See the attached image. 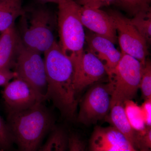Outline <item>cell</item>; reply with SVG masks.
Segmentation results:
<instances>
[{
	"label": "cell",
	"mask_w": 151,
	"mask_h": 151,
	"mask_svg": "<svg viewBox=\"0 0 151 151\" xmlns=\"http://www.w3.org/2000/svg\"><path fill=\"white\" fill-rule=\"evenodd\" d=\"M58 5V44L73 63L75 72L81 63L85 42V32L80 19L81 6L69 0H59Z\"/></svg>",
	"instance_id": "cell-4"
},
{
	"label": "cell",
	"mask_w": 151,
	"mask_h": 151,
	"mask_svg": "<svg viewBox=\"0 0 151 151\" xmlns=\"http://www.w3.org/2000/svg\"><path fill=\"white\" fill-rule=\"evenodd\" d=\"M140 107L146 127H151V98L145 100Z\"/></svg>",
	"instance_id": "cell-26"
},
{
	"label": "cell",
	"mask_w": 151,
	"mask_h": 151,
	"mask_svg": "<svg viewBox=\"0 0 151 151\" xmlns=\"http://www.w3.org/2000/svg\"><path fill=\"white\" fill-rule=\"evenodd\" d=\"M139 89L144 100L151 98V63L147 59L143 67Z\"/></svg>",
	"instance_id": "cell-21"
},
{
	"label": "cell",
	"mask_w": 151,
	"mask_h": 151,
	"mask_svg": "<svg viewBox=\"0 0 151 151\" xmlns=\"http://www.w3.org/2000/svg\"><path fill=\"white\" fill-rule=\"evenodd\" d=\"M131 22L148 45L151 42V10L141 12L137 14Z\"/></svg>",
	"instance_id": "cell-19"
},
{
	"label": "cell",
	"mask_w": 151,
	"mask_h": 151,
	"mask_svg": "<svg viewBox=\"0 0 151 151\" xmlns=\"http://www.w3.org/2000/svg\"><path fill=\"white\" fill-rule=\"evenodd\" d=\"M6 123L19 151H37L45 135L55 128L53 116L43 103L8 113Z\"/></svg>",
	"instance_id": "cell-2"
},
{
	"label": "cell",
	"mask_w": 151,
	"mask_h": 151,
	"mask_svg": "<svg viewBox=\"0 0 151 151\" xmlns=\"http://www.w3.org/2000/svg\"><path fill=\"white\" fill-rule=\"evenodd\" d=\"M69 1H78V0H69Z\"/></svg>",
	"instance_id": "cell-29"
},
{
	"label": "cell",
	"mask_w": 151,
	"mask_h": 151,
	"mask_svg": "<svg viewBox=\"0 0 151 151\" xmlns=\"http://www.w3.org/2000/svg\"><path fill=\"white\" fill-rule=\"evenodd\" d=\"M115 1V0H78L75 2L83 6L100 9L103 7L114 4Z\"/></svg>",
	"instance_id": "cell-25"
},
{
	"label": "cell",
	"mask_w": 151,
	"mask_h": 151,
	"mask_svg": "<svg viewBox=\"0 0 151 151\" xmlns=\"http://www.w3.org/2000/svg\"><path fill=\"white\" fill-rule=\"evenodd\" d=\"M87 50L101 61L107 72L108 79L111 78L122 58V54L114 44L107 39L91 31L85 33Z\"/></svg>",
	"instance_id": "cell-11"
},
{
	"label": "cell",
	"mask_w": 151,
	"mask_h": 151,
	"mask_svg": "<svg viewBox=\"0 0 151 151\" xmlns=\"http://www.w3.org/2000/svg\"><path fill=\"white\" fill-rule=\"evenodd\" d=\"M89 151H138L112 126L95 127L89 140Z\"/></svg>",
	"instance_id": "cell-10"
},
{
	"label": "cell",
	"mask_w": 151,
	"mask_h": 151,
	"mask_svg": "<svg viewBox=\"0 0 151 151\" xmlns=\"http://www.w3.org/2000/svg\"><path fill=\"white\" fill-rule=\"evenodd\" d=\"M124 106L126 116L133 129L137 132L144 130L146 126L140 106L130 100L124 102Z\"/></svg>",
	"instance_id": "cell-18"
},
{
	"label": "cell",
	"mask_w": 151,
	"mask_h": 151,
	"mask_svg": "<svg viewBox=\"0 0 151 151\" xmlns=\"http://www.w3.org/2000/svg\"><path fill=\"white\" fill-rule=\"evenodd\" d=\"M47 88L46 100H51L68 119L75 116L78 105L74 90V67L56 42L44 53Z\"/></svg>",
	"instance_id": "cell-1"
},
{
	"label": "cell",
	"mask_w": 151,
	"mask_h": 151,
	"mask_svg": "<svg viewBox=\"0 0 151 151\" xmlns=\"http://www.w3.org/2000/svg\"><path fill=\"white\" fill-rule=\"evenodd\" d=\"M68 137L61 128H54L47 140L37 151H66Z\"/></svg>",
	"instance_id": "cell-17"
},
{
	"label": "cell",
	"mask_w": 151,
	"mask_h": 151,
	"mask_svg": "<svg viewBox=\"0 0 151 151\" xmlns=\"http://www.w3.org/2000/svg\"><path fill=\"white\" fill-rule=\"evenodd\" d=\"M16 77V73L14 71L9 69L0 70V86H6Z\"/></svg>",
	"instance_id": "cell-27"
},
{
	"label": "cell",
	"mask_w": 151,
	"mask_h": 151,
	"mask_svg": "<svg viewBox=\"0 0 151 151\" xmlns=\"http://www.w3.org/2000/svg\"><path fill=\"white\" fill-rule=\"evenodd\" d=\"M111 97L112 90L109 81L93 84L80 100L78 122L90 125L105 119L111 110Z\"/></svg>",
	"instance_id": "cell-7"
},
{
	"label": "cell",
	"mask_w": 151,
	"mask_h": 151,
	"mask_svg": "<svg viewBox=\"0 0 151 151\" xmlns=\"http://www.w3.org/2000/svg\"><path fill=\"white\" fill-rule=\"evenodd\" d=\"M68 151H87L84 142L78 135L72 134L68 137Z\"/></svg>",
	"instance_id": "cell-24"
},
{
	"label": "cell",
	"mask_w": 151,
	"mask_h": 151,
	"mask_svg": "<svg viewBox=\"0 0 151 151\" xmlns=\"http://www.w3.org/2000/svg\"><path fill=\"white\" fill-rule=\"evenodd\" d=\"M105 119L111 126L122 133L134 148L137 132L133 129L128 121L125 113L124 103L112 104L109 114Z\"/></svg>",
	"instance_id": "cell-15"
},
{
	"label": "cell",
	"mask_w": 151,
	"mask_h": 151,
	"mask_svg": "<svg viewBox=\"0 0 151 151\" xmlns=\"http://www.w3.org/2000/svg\"><path fill=\"white\" fill-rule=\"evenodd\" d=\"M151 0H115L114 4L132 16L151 11Z\"/></svg>",
	"instance_id": "cell-20"
},
{
	"label": "cell",
	"mask_w": 151,
	"mask_h": 151,
	"mask_svg": "<svg viewBox=\"0 0 151 151\" xmlns=\"http://www.w3.org/2000/svg\"><path fill=\"white\" fill-rule=\"evenodd\" d=\"M134 148L138 151H151V127L137 132Z\"/></svg>",
	"instance_id": "cell-22"
},
{
	"label": "cell",
	"mask_w": 151,
	"mask_h": 151,
	"mask_svg": "<svg viewBox=\"0 0 151 151\" xmlns=\"http://www.w3.org/2000/svg\"><path fill=\"white\" fill-rule=\"evenodd\" d=\"M13 142V140L8 126L0 116V150H8Z\"/></svg>",
	"instance_id": "cell-23"
},
{
	"label": "cell",
	"mask_w": 151,
	"mask_h": 151,
	"mask_svg": "<svg viewBox=\"0 0 151 151\" xmlns=\"http://www.w3.org/2000/svg\"><path fill=\"white\" fill-rule=\"evenodd\" d=\"M38 4L46 5L47 3H54L58 4L59 0H35Z\"/></svg>",
	"instance_id": "cell-28"
},
{
	"label": "cell",
	"mask_w": 151,
	"mask_h": 151,
	"mask_svg": "<svg viewBox=\"0 0 151 151\" xmlns=\"http://www.w3.org/2000/svg\"><path fill=\"white\" fill-rule=\"evenodd\" d=\"M80 19L83 26L90 31L107 39L114 44L118 42L116 27L108 13L100 9L81 6Z\"/></svg>",
	"instance_id": "cell-13"
},
{
	"label": "cell",
	"mask_w": 151,
	"mask_h": 151,
	"mask_svg": "<svg viewBox=\"0 0 151 151\" xmlns=\"http://www.w3.org/2000/svg\"><path fill=\"white\" fill-rule=\"evenodd\" d=\"M3 1V0H0V2L1 1Z\"/></svg>",
	"instance_id": "cell-30"
},
{
	"label": "cell",
	"mask_w": 151,
	"mask_h": 151,
	"mask_svg": "<svg viewBox=\"0 0 151 151\" xmlns=\"http://www.w3.org/2000/svg\"><path fill=\"white\" fill-rule=\"evenodd\" d=\"M2 95L7 113L27 110L45 101L29 84L18 77L5 86Z\"/></svg>",
	"instance_id": "cell-9"
},
{
	"label": "cell",
	"mask_w": 151,
	"mask_h": 151,
	"mask_svg": "<svg viewBox=\"0 0 151 151\" xmlns=\"http://www.w3.org/2000/svg\"><path fill=\"white\" fill-rule=\"evenodd\" d=\"M17 29L24 45L41 54L57 41V17L45 5L38 4L25 9L19 17Z\"/></svg>",
	"instance_id": "cell-3"
},
{
	"label": "cell",
	"mask_w": 151,
	"mask_h": 151,
	"mask_svg": "<svg viewBox=\"0 0 151 151\" xmlns=\"http://www.w3.org/2000/svg\"><path fill=\"white\" fill-rule=\"evenodd\" d=\"M13 68L17 77L26 82L44 100H47L45 64L40 53L27 47L20 40Z\"/></svg>",
	"instance_id": "cell-6"
},
{
	"label": "cell",
	"mask_w": 151,
	"mask_h": 151,
	"mask_svg": "<svg viewBox=\"0 0 151 151\" xmlns=\"http://www.w3.org/2000/svg\"><path fill=\"white\" fill-rule=\"evenodd\" d=\"M106 75L107 72L101 61L88 50H84L80 65L74 72L73 84L76 96Z\"/></svg>",
	"instance_id": "cell-12"
},
{
	"label": "cell",
	"mask_w": 151,
	"mask_h": 151,
	"mask_svg": "<svg viewBox=\"0 0 151 151\" xmlns=\"http://www.w3.org/2000/svg\"><path fill=\"white\" fill-rule=\"evenodd\" d=\"M22 0H3L0 2V32L14 25L17 19L22 14Z\"/></svg>",
	"instance_id": "cell-16"
},
{
	"label": "cell",
	"mask_w": 151,
	"mask_h": 151,
	"mask_svg": "<svg viewBox=\"0 0 151 151\" xmlns=\"http://www.w3.org/2000/svg\"><path fill=\"white\" fill-rule=\"evenodd\" d=\"M144 65L134 58L122 54L111 78V104L133 100L139 89Z\"/></svg>",
	"instance_id": "cell-5"
},
{
	"label": "cell",
	"mask_w": 151,
	"mask_h": 151,
	"mask_svg": "<svg viewBox=\"0 0 151 151\" xmlns=\"http://www.w3.org/2000/svg\"><path fill=\"white\" fill-rule=\"evenodd\" d=\"M107 13L114 22L122 54L133 57L145 65L149 54L148 45L145 39L132 24L131 19L122 13L113 10Z\"/></svg>",
	"instance_id": "cell-8"
},
{
	"label": "cell",
	"mask_w": 151,
	"mask_h": 151,
	"mask_svg": "<svg viewBox=\"0 0 151 151\" xmlns=\"http://www.w3.org/2000/svg\"><path fill=\"white\" fill-rule=\"evenodd\" d=\"M20 39L15 26L1 32L0 36V70L14 67Z\"/></svg>",
	"instance_id": "cell-14"
}]
</instances>
